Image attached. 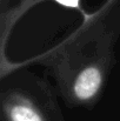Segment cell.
I'll return each mask as SVG.
<instances>
[{
  "label": "cell",
  "mask_w": 120,
  "mask_h": 121,
  "mask_svg": "<svg viewBox=\"0 0 120 121\" xmlns=\"http://www.w3.org/2000/svg\"><path fill=\"white\" fill-rule=\"evenodd\" d=\"M45 0H21L17 6L8 9L7 12H4L1 15V37H2V46L5 43V37L7 32L11 31V28L14 26V24L18 21V19L31 7L37 5L38 2H42ZM62 6L71 7V8H79L80 0H53Z\"/></svg>",
  "instance_id": "cell-3"
},
{
  "label": "cell",
  "mask_w": 120,
  "mask_h": 121,
  "mask_svg": "<svg viewBox=\"0 0 120 121\" xmlns=\"http://www.w3.org/2000/svg\"><path fill=\"white\" fill-rule=\"evenodd\" d=\"M5 2H6V0H1V5H2V7H4V5H5Z\"/></svg>",
  "instance_id": "cell-4"
},
{
  "label": "cell",
  "mask_w": 120,
  "mask_h": 121,
  "mask_svg": "<svg viewBox=\"0 0 120 121\" xmlns=\"http://www.w3.org/2000/svg\"><path fill=\"white\" fill-rule=\"evenodd\" d=\"M113 34L97 19L87 20L46 56L59 92L70 106H87L100 96L113 66Z\"/></svg>",
  "instance_id": "cell-1"
},
{
  "label": "cell",
  "mask_w": 120,
  "mask_h": 121,
  "mask_svg": "<svg viewBox=\"0 0 120 121\" xmlns=\"http://www.w3.org/2000/svg\"><path fill=\"white\" fill-rule=\"evenodd\" d=\"M2 109L7 121H47L33 99L20 91L2 95Z\"/></svg>",
  "instance_id": "cell-2"
}]
</instances>
